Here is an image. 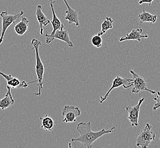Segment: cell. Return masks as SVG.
Listing matches in <instances>:
<instances>
[{
  "mask_svg": "<svg viewBox=\"0 0 160 148\" xmlns=\"http://www.w3.org/2000/svg\"><path fill=\"white\" fill-rule=\"evenodd\" d=\"M39 119L41 120V128L47 132H52V129L54 127L55 124H56L53 119H52L48 115L39 117Z\"/></svg>",
  "mask_w": 160,
  "mask_h": 148,
  "instance_id": "ac0fdd59",
  "label": "cell"
},
{
  "mask_svg": "<svg viewBox=\"0 0 160 148\" xmlns=\"http://www.w3.org/2000/svg\"><path fill=\"white\" fill-rule=\"evenodd\" d=\"M145 97H140L138 104L135 106L126 107V112L128 114V118L131 122L132 126L138 127V119L141 104L144 102Z\"/></svg>",
  "mask_w": 160,
  "mask_h": 148,
  "instance_id": "ba28073f",
  "label": "cell"
},
{
  "mask_svg": "<svg viewBox=\"0 0 160 148\" xmlns=\"http://www.w3.org/2000/svg\"><path fill=\"white\" fill-rule=\"evenodd\" d=\"M62 113L64 117L62 122H74L77 121V117L81 115V111L78 106L68 105L63 108Z\"/></svg>",
  "mask_w": 160,
  "mask_h": 148,
  "instance_id": "9c48e42d",
  "label": "cell"
},
{
  "mask_svg": "<svg viewBox=\"0 0 160 148\" xmlns=\"http://www.w3.org/2000/svg\"><path fill=\"white\" fill-rule=\"evenodd\" d=\"M157 96L153 98V100L156 101V103L154 104V106H153V111H156L157 109L160 108V92L158 91L157 92Z\"/></svg>",
  "mask_w": 160,
  "mask_h": 148,
  "instance_id": "44dd1931",
  "label": "cell"
},
{
  "mask_svg": "<svg viewBox=\"0 0 160 148\" xmlns=\"http://www.w3.org/2000/svg\"><path fill=\"white\" fill-rule=\"evenodd\" d=\"M157 19V15H154L145 10H143L142 13L138 15L136 19L135 20L138 21L140 23H143L144 22L154 23L156 22Z\"/></svg>",
  "mask_w": 160,
  "mask_h": 148,
  "instance_id": "e0dca14e",
  "label": "cell"
},
{
  "mask_svg": "<svg viewBox=\"0 0 160 148\" xmlns=\"http://www.w3.org/2000/svg\"><path fill=\"white\" fill-rule=\"evenodd\" d=\"M24 14L23 11H20L19 13L15 14H9L6 11H2L0 13V16L2 19V29L0 37V45L3 42V38L8 29L10 25L19 21L20 17Z\"/></svg>",
  "mask_w": 160,
  "mask_h": 148,
  "instance_id": "3957f363",
  "label": "cell"
},
{
  "mask_svg": "<svg viewBox=\"0 0 160 148\" xmlns=\"http://www.w3.org/2000/svg\"><path fill=\"white\" fill-rule=\"evenodd\" d=\"M142 32H143V30L141 28L133 29L132 30L131 32L128 34L125 37H122L119 39V41L122 42V41H128V40H136L138 42H140L141 39L148 38L149 37L148 34L142 35Z\"/></svg>",
  "mask_w": 160,
  "mask_h": 148,
  "instance_id": "5bb4252c",
  "label": "cell"
},
{
  "mask_svg": "<svg viewBox=\"0 0 160 148\" xmlns=\"http://www.w3.org/2000/svg\"><path fill=\"white\" fill-rule=\"evenodd\" d=\"M153 1L154 0H140L139 2H138V4L141 5L142 3H149V6L151 7L152 3L153 2Z\"/></svg>",
  "mask_w": 160,
  "mask_h": 148,
  "instance_id": "7402d4cb",
  "label": "cell"
},
{
  "mask_svg": "<svg viewBox=\"0 0 160 148\" xmlns=\"http://www.w3.org/2000/svg\"><path fill=\"white\" fill-rule=\"evenodd\" d=\"M7 93L3 99H0V108L2 110H5L10 108L15 103L13 96L11 93V88L7 86Z\"/></svg>",
  "mask_w": 160,
  "mask_h": 148,
  "instance_id": "9a60e30c",
  "label": "cell"
},
{
  "mask_svg": "<svg viewBox=\"0 0 160 148\" xmlns=\"http://www.w3.org/2000/svg\"><path fill=\"white\" fill-rule=\"evenodd\" d=\"M31 45L32 46L33 48L32 50L34 49L35 53V72L37 77L38 81V92L37 93H33V95L35 96H41L42 90H43V76L45 73V67L44 65L42 63V60L39 55V47L42 46V42L38 40L37 39H32L31 41Z\"/></svg>",
  "mask_w": 160,
  "mask_h": 148,
  "instance_id": "7a4b0ae2",
  "label": "cell"
},
{
  "mask_svg": "<svg viewBox=\"0 0 160 148\" xmlns=\"http://www.w3.org/2000/svg\"><path fill=\"white\" fill-rule=\"evenodd\" d=\"M63 1L67 7V10L65 12L66 16L64 17V19L68 21L69 23H74L75 26L79 27L80 26V23L78 12L69 5L67 0Z\"/></svg>",
  "mask_w": 160,
  "mask_h": 148,
  "instance_id": "7c38bea8",
  "label": "cell"
},
{
  "mask_svg": "<svg viewBox=\"0 0 160 148\" xmlns=\"http://www.w3.org/2000/svg\"><path fill=\"white\" fill-rule=\"evenodd\" d=\"M132 82V79L127 78L126 77H122L119 76H117L113 79V81H112L111 87L109 88V90L107 91V92L105 94V95L104 96H101L100 97L99 103H103L108 98L111 92L115 88H118L120 86H122L125 89H128L129 88L131 87Z\"/></svg>",
  "mask_w": 160,
  "mask_h": 148,
  "instance_id": "52a82bcc",
  "label": "cell"
},
{
  "mask_svg": "<svg viewBox=\"0 0 160 148\" xmlns=\"http://www.w3.org/2000/svg\"><path fill=\"white\" fill-rule=\"evenodd\" d=\"M115 127H113L111 129L106 130L102 128V130L98 132H93L91 130V122H80L77 125V130L79 133L80 136L77 138H72L71 141L74 142H79L82 144V146H86L87 148H91L93 143L96 141L102 136L111 133Z\"/></svg>",
  "mask_w": 160,
  "mask_h": 148,
  "instance_id": "6da1fadb",
  "label": "cell"
},
{
  "mask_svg": "<svg viewBox=\"0 0 160 148\" xmlns=\"http://www.w3.org/2000/svg\"><path fill=\"white\" fill-rule=\"evenodd\" d=\"M113 20L111 17H107L106 19L103 21L102 25H101V31L98 33V35L102 36L108 30L113 28Z\"/></svg>",
  "mask_w": 160,
  "mask_h": 148,
  "instance_id": "d6986e66",
  "label": "cell"
},
{
  "mask_svg": "<svg viewBox=\"0 0 160 148\" xmlns=\"http://www.w3.org/2000/svg\"><path fill=\"white\" fill-rule=\"evenodd\" d=\"M130 73L132 75V93H138L141 91H148L151 94L155 95L156 91L148 88L147 80L140 75L136 74L133 70H131Z\"/></svg>",
  "mask_w": 160,
  "mask_h": 148,
  "instance_id": "5b68a950",
  "label": "cell"
},
{
  "mask_svg": "<svg viewBox=\"0 0 160 148\" xmlns=\"http://www.w3.org/2000/svg\"><path fill=\"white\" fill-rule=\"evenodd\" d=\"M152 126L149 123H147L144 129L138 135L136 139L135 147L141 148H148L151 142L156 138V134L152 131Z\"/></svg>",
  "mask_w": 160,
  "mask_h": 148,
  "instance_id": "277c9868",
  "label": "cell"
},
{
  "mask_svg": "<svg viewBox=\"0 0 160 148\" xmlns=\"http://www.w3.org/2000/svg\"><path fill=\"white\" fill-rule=\"evenodd\" d=\"M0 75L5 79L7 81V86H9L11 88L15 89V88H27L28 87V84L30 83H33L38 81L37 80L35 81H32L31 82L27 83L25 81H21L19 79L13 76L11 74H6L0 71Z\"/></svg>",
  "mask_w": 160,
  "mask_h": 148,
  "instance_id": "30bf717a",
  "label": "cell"
},
{
  "mask_svg": "<svg viewBox=\"0 0 160 148\" xmlns=\"http://www.w3.org/2000/svg\"><path fill=\"white\" fill-rule=\"evenodd\" d=\"M35 15H36L37 19L38 22L39 27H40L39 33H40L41 36H43V35H44L43 26H48V24L51 22V21L48 18V17L46 16L42 12V5H37V8H36Z\"/></svg>",
  "mask_w": 160,
  "mask_h": 148,
  "instance_id": "8fae6325",
  "label": "cell"
},
{
  "mask_svg": "<svg viewBox=\"0 0 160 148\" xmlns=\"http://www.w3.org/2000/svg\"><path fill=\"white\" fill-rule=\"evenodd\" d=\"M30 21L25 17H22V19L14 26L15 32L18 36H23L27 32L29 28Z\"/></svg>",
  "mask_w": 160,
  "mask_h": 148,
  "instance_id": "2e32d148",
  "label": "cell"
},
{
  "mask_svg": "<svg viewBox=\"0 0 160 148\" xmlns=\"http://www.w3.org/2000/svg\"><path fill=\"white\" fill-rule=\"evenodd\" d=\"M48 2L50 3V5L51 7V12H52V18L51 21V25L52 27V30L50 33V34H49L50 36H52L54 34L57 30L62 29V28H64V26L63 23L61 22V20L57 17L56 13L55 12L54 4L55 2H57V1H54L53 0H48Z\"/></svg>",
  "mask_w": 160,
  "mask_h": 148,
  "instance_id": "4fadbf2b",
  "label": "cell"
},
{
  "mask_svg": "<svg viewBox=\"0 0 160 148\" xmlns=\"http://www.w3.org/2000/svg\"><path fill=\"white\" fill-rule=\"evenodd\" d=\"M45 36L46 37V43L47 44L51 43V42H53L56 39L65 42L68 46L71 48H72L74 47V44L70 39L68 30L65 29V27L57 30L52 36L48 34V32H46Z\"/></svg>",
  "mask_w": 160,
  "mask_h": 148,
  "instance_id": "8992f818",
  "label": "cell"
},
{
  "mask_svg": "<svg viewBox=\"0 0 160 148\" xmlns=\"http://www.w3.org/2000/svg\"><path fill=\"white\" fill-rule=\"evenodd\" d=\"M91 43L93 45L97 48H100L102 46V39L101 36L99 35H95L93 36L91 39Z\"/></svg>",
  "mask_w": 160,
  "mask_h": 148,
  "instance_id": "ffe728a7",
  "label": "cell"
}]
</instances>
